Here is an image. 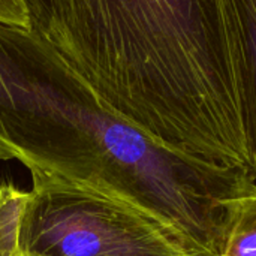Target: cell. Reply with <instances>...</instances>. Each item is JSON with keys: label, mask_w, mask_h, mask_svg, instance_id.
I'll return each instance as SVG.
<instances>
[{"label": "cell", "mask_w": 256, "mask_h": 256, "mask_svg": "<svg viewBox=\"0 0 256 256\" xmlns=\"http://www.w3.org/2000/svg\"><path fill=\"white\" fill-rule=\"evenodd\" d=\"M42 32L120 117L254 176L220 0H48Z\"/></svg>", "instance_id": "6da1fadb"}, {"label": "cell", "mask_w": 256, "mask_h": 256, "mask_svg": "<svg viewBox=\"0 0 256 256\" xmlns=\"http://www.w3.org/2000/svg\"><path fill=\"white\" fill-rule=\"evenodd\" d=\"M0 184V256H206L176 228L100 189L30 170Z\"/></svg>", "instance_id": "7a4b0ae2"}, {"label": "cell", "mask_w": 256, "mask_h": 256, "mask_svg": "<svg viewBox=\"0 0 256 256\" xmlns=\"http://www.w3.org/2000/svg\"><path fill=\"white\" fill-rule=\"evenodd\" d=\"M220 6L256 178V0H220Z\"/></svg>", "instance_id": "3957f363"}, {"label": "cell", "mask_w": 256, "mask_h": 256, "mask_svg": "<svg viewBox=\"0 0 256 256\" xmlns=\"http://www.w3.org/2000/svg\"><path fill=\"white\" fill-rule=\"evenodd\" d=\"M219 256H256V180L222 202Z\"/></svg>", "instance_id": "277c9868"}, {"label": "cell", "mask_w": 256, "mask_h": 256, "mask_svg": "<svg viewBox=\"0 0 256 256\" xmlns=\"http://www.w3.org/2000/svg\"><path fill=\"white\" fill-rule=\"evenodd\" d=\"M0 21L33 27L27 0H0Z\"/></svg>", "instance_id": "5b68a950"}, {"label": "cell", "mask_w": 256, "mask_h": 256, "mask_svg": "<svg viewBox=\"0 0 256 256\" xmlns=\"http://www.w3.org/2000/svg\"><path fill=\"white\" fill-rule=\"evenodd\" d=\"M27 4L32 12L33 27L42 32L48 15V0H27Z\"/></svg>", "instance_id": "8992f818"}]
</instances>
